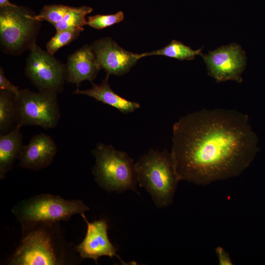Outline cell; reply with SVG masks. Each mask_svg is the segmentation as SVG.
<instances>
[{"mask_svg": "<svg viewBox=\"0 0 265 265\" xmlns=\"http://www.w3.org/2000/svg\"><path fill=\"white\" fill-rule=\"evenodd\" d=\"M171 154L180 181L197 185L237 177L259 149L248 116L232 109H203L173 125Z\"/></svg>", "mask_w": 265, "mask_h": 265, "instance_id": "cell-1", "label": "cell"}, {"mask_svg": "<svg viewBox=\"0 0 265 265\" xmlns=\"http://www.w3.org/2000/svg\"><path fill=\"white\" fill-rule=\"evenodd\" d=\"M76 247L66 242L59 222L40 223L22 231V238L8 259L10 265L77 264Z\"/></svg>", "mask_w": 265, "mask_h": 265, "instance_id": "cell-2", "label": "cell"}, {"mask_svg": "<svg viewBox=\"0 0 265 265\" xmlns=\"http://www.w3.org/2000/svg\"><path fill=\"white\" fill-rule=\"evenodd\" d=\"M138 184L150 195L155 206L172 204L180 179L171 152L150 149L135 163Z\"/></svg>", "mask_w": 265, "mask_h": 265, "instance_id": "cell-3", "label": "cell"}, {"mask_svg": "<svg viewBox=\"0 0 265 265\" xmlns=\"http://www.w3.org/2000/svg\"><path fill=\"white\" fill-rule=\"evenodd\" d=\"M92 154L95 159L92 173L102 188L108 192H138L135 163L128 154L103 143H98Z\"/></svg>", "mask_w": 265, "mask_h": 265, "instance_id": "cell-4", "label": "cell"}, {"mask_svg": "<svg viewBox=\"0 0 265 265\" xmlns=\"http://www.w3.org/2000/svg\"><path fill=\"white\" fill-rule=\"evenodd\" d=\"M89 210V207L81 200L42 194L20 201L11 211L23 231L40 223L67 221L75 214Z\"/></svg>", "mask_w": 265, "mask_h": 265, "instance_id": "cell-5", "label": "cell"}, {"mask_svg": "<svg viewBox=\"0 0 265 265\" xmlns=\"http://www.w3.org/2000/svg\"><path fill=\"white\" fill-rule=\"evenodd\" d=\"M29 8L12 4L0 7V45L5 53L19 55L36 44L41 22Z\"/></svg>", "mask_w": 265, "mask_h": 265, "instance_id": "cell-6", "label": "cell"}, {"mask_svg": "<svg viewBox=\"0 0 265 265\" xmlns=\"http://www.w3.org/2000/svg\"><path fill=\"white\" fill-rule=\"evenodd\" d=\"M57 94L20 89L15 99L16 125L37 126L44 129L55 128L60 117Z\"/></svg>", "mask_w": 265, "mask_h": 265, "instance_id": "cell-7", "label": "cell"}, {"mask_svg": "<svg viewBox=\"0 0 265 265\" xmlns=\"http://www.w3.org/2000/svg\"><path fill=\"white\" fill-rule=\"evenodd\" d=\"M26 61L25 74L39 91L61 93L66 80V65L36 44Z\"/></svg>", "mask_w": 265, "mask_h": 265, "instance_id": "cell-8", "label": "cell"}, {"mask_svg": "<svg viewBox=\"0 0 265 265\" xmlns=\"http://www.w3.org/2000/svg\"><path fill=\"white\" fill-rule=\"evenodd\" d=\"M208 73L218 82L234 80L242 81L241 75L245 69V52L236 43L222 46L202 56Z\"/></svg>", "mask_w": 265, "mask_h": 265, "instance_id": "cell-9", "label": "cell"}, {"mask_svg": "<svg viewBox=\"0 0 265 265\" xmlns=\"http://www.w3.org/2000/svg\"><path fill=\"white\" fill-rule=\"evenodd\" d=\"M90 47L100 67L109 75L121 76L128 73L141 58L140 54L125 50L110 37L99 39Z\"/></svg>", "mask_w": 265, "mask_h": 265, "instance_id": "cell-10", "label": "cell"}, {"mask_svg": "<svg viewBox=\"0 0 265 265\" xmlns=\"http://www.w3.org/2000/svg\"><path fill=\"white\" fill-rule=\"evenodd\" d=\"M80 215L87 224L85 237L76 247L80 259H93L97 264L98 260L100 257L107 256L112 259L115 257L124 263L117 254V249L108 238L106 220L101 219L90 222L84 213Z\"/></svg>", "mask_w": 265, "mask_h": 265, "instance_id": "cell-11", "label": "cell"}, {"mask_svg": "<svg viewBox=\"0 0 265 265\" xmlns=\"http://www.w3.org/2000/svg\"><path fill=\"white\" fill-rule=\"evenodd\" d=\"M57 150L56 144L50 135L43 133L35 135L24 146L18 159L20 165L34 171L46 168L53 161Z\"/></svg>", "mask_w": 265, "mask_h": 265, "instance_id": "cell-12", "label": "cell"}, {"mask_svg": "<svg viewBox=\"0 0 265 265\" xmlns=\"http://www.w3.org/2000/svg\"><path fill=\"white\" fill-rule=\"evenodd\" d=\"M65 65L66 80L78 88L83 81L92 82L101 69L90 45H87L70 54Z\"/></svg>", "mask_w": 265, "mask_h": 265, "instance_id": "cell-13", "label": "cell"}, {"mask_svg": "<svg viewBox=\"0 0 265 265\" xmlns=\"http://www.w3.org/2000/svg\"><path fill=\"white\" fill-rule=\"evenodd\" d=\"M109 76L106 74V78L99 84L92 82V86L90 89L80 90L78 88L74 94L84 95L93 98L115 108L124 114L132 112L140 108V105L138 103L128 100L112 90L108 83Z\"/></svg>", "mask_w": 265, "mask_h": 265, "instance_id": "cell-14", "label": "cell"}, {"mask_svg": "<svg viewBox=\"0 0 265 265\" xmlns=\"http://www.w3.org/2000/svg\"><path fill=\"white\" fill-rule=\"evenodd\" d=\"M21 126L16 125L13 130L0 136V178L3 179L19 159L24 145Z\"/></svg>", "mask_w": 265, "mask_h": 265, "instance_id": "cell-15", "label": "cell"}, {"mask_svg": "<svg viewBox=\"0 0 265 265\" xmlns=\"http://www.w3.org/2000/svg\"><path fill=\"white\" fill-rule=\"evenodd\" d=\"M202 48L197 50H193L180 41L172 40L164 48L150 52L140 54V57L150 55H163L174 58L180 60H192L196 55L203 56Z\"/></svg>", "mask_w": 265, "mask_h": 265, "instance_id": "cell-16", "label": "cell"}, {"mask_svg": "<svg viewBox=\"0 0 265 265\" xmlns=\"http://www.w3.org/2000/svg\"><path fill=\"white\" fill-rule=\"evenodd\" d=\"M92 11L91 7L85 5L72 6L62 20L53 26L56 31L82 28L87 24L86 16Z\"/></svg>", "mask_w": 265, "mask_h": 265, "instance_id": "cell-17", "label": "cell"}, {"mask_svg": "<svg viewBox=\"0 0 265 265\" xmlns=\"http://www.w3.org/2000/svg\"><path fill=\"white\" fill-rule=\"evenodd\" d=\"M15 95L8 91L0 92V131L7 130L16 122Z\"/></svg>", "mask_w": 265, "mask_h": 265, "instance_id": "cell-18", "label": "cell"}, {"mask_svg": "<svg viewBox=\"0 0 265 265\" xmlns=\"http://www.w3.org/2000/svg\"><path fill=\"white\" fill-rule=\"evenodd\" d=\"M84 29L79 28L73 30L56 31L55 35L46 44V51L52 55L61 48L67 46L77 39Z\"/></svg>", "mask_w": 265, "mask_h": 265, "instance_id": "cell-19", "label": "cell"}, {"mask_svg": "<svg viewBox=\"0 0 265 265\" xmlns=\"http://www.w3.org/2000/svg\"><path fill=\"white\" fill-rule=\"evenodd\" d=\"M71 7L63 4L46 5L38 15H35L34 18L40 22H48L53 26L62 20Z\"/></svg>", "mask_w": 265, "mask_h": 265, "instance_id": "cell-20", "label": "cell"}, {"mask_svg": "<svg viewBox=\"0 0 265 265\" xmlns=\"http://www.w3.org/2000/svg\"><path fill=\"white\" fill-rule=\"evenodd\" d=\"M124 18V15L122 11L114 14H97L89 16L86 25L96 29H102L121 22Z\"/></svg>", "mask_w": 265, "mask_h": 265, "instance_id": "cell-21", "label": "cell"}, {"mask_svg": "<svg viewBox=\"0 0 265 265\" xmlns=\"http://www.w3.org/2000/svg\"><path fill=\"white\" fill-rule=\"evenodd\" d=\"M0 90L10 91L17 96L20 90L19 87L12 83L4 75L3 68L0 67Z\"/></svg>", "mask_w": 265, "mask_h": 265, "instance_id": "cell-22", "label": "cell"}, {"mask_svg": "<svg viewBox=\"0 0 265 265\" xmlns=\"http://www.w3.org/2000/svg\"><path fill=\"white\" fill-rule=\"evenodd\" d=\"M215 253L217 257L219 265H233V263L229 254L223 247L220 246L216 247L215 248Z\"/></svg>", "mask_w": 265, "mask_h": 265, "instance_id": "cell-23", "label": "cell"}, {"mask_svg": "<svg viewBox=\"0 0 265 265\" xmlns=\"http://www.w3.org/2000/svg\"><path fill=\"white\" fill-rule=\"evenodd\" d=\"M12 4L9 0H0V7L11 5Z\"/></svg>", "mask_w": 265, "mask_h": 265, "instance_id": "cell-24", "label": "cell"}]
</instances>
